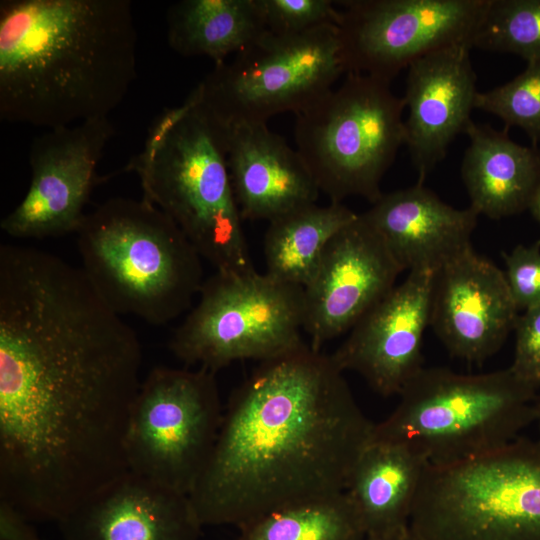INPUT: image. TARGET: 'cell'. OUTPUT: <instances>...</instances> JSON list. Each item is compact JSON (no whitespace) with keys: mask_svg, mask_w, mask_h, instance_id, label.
<instances>
[{"mask_svg":"<svg viewBox=\"0 0 540 540\" xmlns=\"http://www.w3.org/2000/svg\"><path fill=\"white\" fill-rule=\"evenodd\" d=\"M404 540H417L416 537L410 532L408 527L404 533Z\"/></svg>","mask_w":540,"mask_h":540,"instance_id":"obj_34","label":"cell"},{"mask_svg":"<svg viewBox=\"0 0 540 540\" xmlns=\"http://www.w3.org/2000/svg\"><path fill=\"white\" fill-rule=\"evenodd\" d=\"M346 73L339 29L299 34L269 30L216 64L195 88L199 105L218 126L267 124L281 113L304 111Z\"/></svg>","mask_w":540,"mask_h":540,"instance_id":"obj_8","label":"cell"},{"mask_svg":"<svg viewBox=\"0 0 540 540\" xmlns=\"http://www.w3.org/2000/svg\"><path fill=\"white\" fill-rule=\"evenodd\" d=\"M508 129L473 121L461 166L470 207L478 215L501 219L529 210L540 188V150L514 142Z\"/></svg>","mask_w":540,"mask_h":540,"instance_id":"obj_20","label":"cell"},{"mask_svg":"<svg viewBox=\"0 0 540 540\" xmlns=\"http://www.w3.org/2000/svg\"><path fill=\"white\" fill-rule=\"evenodd\" d=\"M472 46L540 59V0H489Z\"/></svg>","mask_w":540,"mask_h":540,"instance_id":"obj_25","label":"cell"},{"mask_svg":"<svg viewBox=\"0 0 540 540\" xmlns=\"http://www.w3.org/2000/svg\"><path fill=\"white\" fill-rule=\"evenodd\" d=\"M339 202L308 204L270 222L264 235L265 273L304 287L333 236L357 217Z\"/></svg>","mask_w":540,"mask_h":540,"instance_id":"obj_23","label":"cell"},{"mask_svg":"<svg viewBox=\"0 0 540 540\" xmlns=\"http://www.w3.org/2000/svg\"><path fill=\"white\" fill-rule=\"evenodd\" d=\"M529 210L534 217V219L539 223L540 225V188L538 189L537 193L535 194Z\"/></svg>","mask_w":540,"mask_h":540,"instance_id":"obj_31","label":"cell"},{"mask_svg":"<svg viewBox=\"0 0 540 540\" xmlns=\"http://www.w3.org/2000/svg\"><path fill=\"white\" fill-rule=\"evenodd\" d=\"M30 522L17 507L0 499V540H43Z\"/></svg>","mask_w":540,"mask_h":540,"instance_id":"obj_30","label":"cell"},{"mask_svg":"<svg viewBox=\"0 0 540 540\" xmlns=\"http://www.w3.org/2000/svg\"><path fill=\"white\" fill-rule=\"evenodd\" d=\"M303 287L258 273L215 271L170 341L184 364L216 373L239 360H270L306 343Z\"/></svg>","mask_w":540,"mask_h":540,"instance_id":"obj_9","label":"cell"},{"mask_svg":"<svg viewBox=\"0 0 540 540\" xmlns=\"http://www.w3.org/2000/svg\"><path fill=\"white\" fill-rule=\"evenodd\" d=\"M475 108L498 116L507 129L521 128L532 145L537 146L540 141V59L527 62L526 68L511 81L477 92Z\"/></svg>","mask_w":540,"mask_h":540,"instance_id":"obj_26","label":"cell"},{"mask_svg":"<svg viewBox=\"0 0 540 540\" xmlns=\"http://www.w3.org/2000/svg\"><path fill=\"white\" fill-rule=\"evenodd\" d=\"M517 317L504 272L472 247L434 272L429 326L451 356L486 361L514 330Z\"/></svg>","mask_w":540,"mask_h":540,"instance_id":"obj_15","label":"cell"},{"mask_svg":"<svg viewBox=\"0 0 540 540\" xmlns=\"http://www.w3.org/2000/svg\"><path fill=\"white\" fill-rule=\"evenodd\" d=\"M114 134L106 117L49 129L35 138L29 150L28 191L2 219V231L14 238L35 239L76 233L100 181L97 165Z\"/></svg>","mask_w":540,"mask_h":540,"instance_id":"obj_12","label":"cell"},{"mask_svg":"<svg viewBox=\"0 0 540 540\" xmlns=\"http://www.w3.org/2000/svg\"><path fill=\"white\" fill-rule=\"evenodd\" d=\"M403 272L361 213L327 244L303 287V331L312 349L349 332L395 286Z\"/></svg>","mask_w":540,"mask_h":540,"instance_id":"obj_13","label":"cell"},{"mask_svg":"<svg viewBox=\"0 0 540 540\" xmlns=\"http://www.w3.org/2000/svg\"><path fill=\"white\" fill-rule=\"evenodd\" d=\"M538 427L539 439H540V398H537L535 404V422Z\"/></svg>","mask_w":540,"mask_h":540,"instance_id":"obj_33","label":"cell"},{"mask_svg":"<svg viewBox=\"0 0 540 540\" xmlns=\"http://www.w3.org/2000/svg\"><path fill=\"white\" fill-rule=\"evenodd\" d=\"M408 527V526H407ZM407 527L398 534L391 535H370L366 536L364 540H404V533Z\"/></svg>","mask_w":540,"mask_h":540,"instance_id":"obj_32","label":"cell"},{"mask_svg":"<svg viewBox=\"0 0 540 540\" xmlns=\"http://www.w3.org/2000/svg\"><path fill=\"white\" fill-rule=\"evenodd\" d=\"M428 465L401 444L369 441L345 490L366 536L398 534L408 526Z\"/></svg>","mask_w":540,"mask_h":540,"instance_id":"obj_21","label":"cell"},{"mask_svg":"<svg viewBox=\"0 0 540 540\" xmlns=\"http://www.w3.org/2000/svg\"><path fill=\"white\" fill-rule=\"evenodd\" d=\"M267 30L299 34L327 25L338 26L341 11L331 0H257Z\"/></svg>","mask_w":540,"mask_h":540,"instance_id":"obj_27","label":"cell"},{"mask_svg":"<svg viewBox=\"0 0 540 540\" xmlns=\"http://www.w3.org/2000/svg\"><path fill=\"white\" fill-rule=\"evenodd\" d=\"M373 426L331 354L305 344L260 362L232 391L189 495L200 523L240 529L345 492Z\"/></svg>","mask_w":540,"mask_h":540,"instance_id":"obj_1","label":"cell"},{"mask_svg":"<svg viewBox=\"0 0 540 540\" xmlns=\"http://www.w3.org/2000/svg\"><path fill=\"white\" fill-rule=\"evenodd\" d=\"M123 171L138 175L142 198L171 218L216 271H256L229 173L225 131L200 107L196 88L155 119L142 151Z\"/></svg>","mask_w":540,"mask_h":540,"instance_id":"obj_3","label":"cell"},{"mask_svg":"<svg viewBox=\"0 0 540 540\" xmlns=\"http://www.w3.org/2000/svg\"><path fill=\"white\" fill-rule=\"evenodd\" d=\"M169 46L225 62L267 31L257 0H182L167 11Z\"/></svg>","mask_w":540,"mask_h":540,"instance_id":"obj_22","label":"cell"},{"mask_svg":"<svg viewBox=\"0 0 540 540\" xmlns=\"http://www.w3.org/2000/svg\"><path fill=\"white\" fill-rule=\"evenodd\" d=\"M390 83L348 73L296 114V149L330 202L359 196L373 204L383 194L382 178L405 141V103Z\"/></svg>","mask_w":540,"mask_h":540,"instance_id":"obj_7","label":"cell"},{"mask_svg":"<svg viewBox=\"0 0 540 540\" xmlns=\"http://www.w3.org/2000/svg\"><path fill=\"white\" fill-rule=\"evenodd\" d=\"M403 271H436L471 245L478 213L456 209L423 183L383 193L361 213Z\"/></svg>","mask_w":540,"mask_h":540,"instance_id":"obj_19","label":"cell"},{"mask_svg":"<svg viewBox=\"0 0 540 540\" xmlns=\"http://www.w3.org/2000/svg\"><path fill=\"white\" fill-rule=\"evenodd\" d=\"M508 288L517 310L540 306V240L503 254Z\"/></svg>","mask_w":540,"mask_h":540,"instance_id":"obj_28","label":"cell"},{"mask_svg":"<svg viewBox=\"0 0 540 540\" xmlns=\"http://www.w3.org/2000/svg\"><path fill=\"white\" fill-rule=\"evenodd\" d=\"M408 528L417 540H540V439L428 465Z\"/></svg>","mask_w":540,"mask_h":540,"instance_id":"obj_6","label":"cell"},{"mask_svg":"<svg viewBox=\"0 0 540 540\" xmlns=\"http://www.w3.org/2000/svg\"><path fill=\"white\" fill-rule=\"evenodd\" d=\"M223 411L215 373L153 368L129 421L128 470L189 496L210 458Z\"/></svg>","mask_w":540,"mask_h":540,"instance_id":"obj_10","label":"cell"},{"mask_svg":"<svg viewBox=\"0 0 540 540\" xmlns=\"http://www.w3.org/2000/svg\"><path fill=\"white\" fill-rule=\"evenodd\" d=\"M433 270L409 271L349 331L331 354L343 371L359 374L382 396L398 395L423 366Z\"/></svg>","mask_w":540,"mask_h":540,"instance_id":"obj_14","label":"cell"},{"mask_svg":"<svg viewBox=\"0 0 540 540\" xmlns=\"http://www.w3.org/2000/svg\"><path fill=\"white\" fill-rule=\"evenodd\" d=\"M224 131L229 173L243 221L270 222L317 202L320 190L304 159L267 124Z\"/></svg>","mask_w":540,"mask_h":540,"instance_id":"obj_18","label":"cell"},{"mask_svg":"<svg viewBox=\"0 0 540 540\" xmlns=\"http://www.w3.org/2000/svg\"><path fill=\"white\" fill-rule=\"evenodd\" d=\"M513 331L515 351L509 368L537 391L540 389V306L518 315Z\"/></svg>","mask_w":540,"mask_h":540,"instance_id":"obj_29","label":"cell"},{"mask_svg":"<svg viewBox=\"0 0 540 540\" xmlns=\"http://www.w3.org/2000/svg\"><path fill=\"white\" fill-rule=\"evenodd\" d=\"M489 0H347L338 24L346 74L388 82L434 51L472 46ZM473 47V46H472Z\"/></svg>","mask_w":540,"mask_h":540,"instance_id":"obj_11","label":"cell"},{"mask_svg":"<svg viewBox=\"0 0 540 540\" xmlns=\"http://www.w3.org/2000/svg\"><path fill=\"white\" fill-rule=\"evenodd\" d=\"M61 540H198L188 495L128 471L57 523Z\"/></svg>","mask_w":540,"mask_h":540,"instance_id":"obj_17","label":"cell"},{"mask_svg":"<svg viewBox=\"0 0 540 540\" xmlns=\"http://www.w3.org/2000/svg\"><path fill=\"white\" fill-rule=\"evenodd\" d=\"M471 48L467 43L452 45L408 66L402 97L409 110L404 121V144L419 183L445 158L450 143L472 122L477 91Z\"/></svg>","mask_w":540,"mask_h":540,"instance_id":"obj_16","label":"cell"},{"mask_svg":"<svg viewBox=\"0 0 540 540\" xmlns=\"http://www.w3.org/2000/svg\"><path fill=\"white\" fill-rule=\"evenodd\" d=\"M77 234L82 270L119 315L165 325L191 309L202 257L152 203L115 197L87 213Z\"/></svg>","mask_w":540,"mask_h":540,"instance_id":"obj_4","label":"cell"},{"mask_svg":"<svg viewBox=\"0 0 540 540\" xmlns=\"http://www.w3.org/2000/svg\"><path fill=\"white\" fill-rule=\"evenodd\" d=\"M345 492L269 513L239 529L234 540H364Z\"/></svg>","mask_w":540,"mask_h":540,"instance_id":"obj_24","label":"cell"},{"mask_svg":"<svg viewBox=\"0 0 540 540\" xmlns=\"http://www.w3.org/2000/svg\"><path fill=\"white\" fill-rule=\"evenodd\" d=\"M130 0L0 3V118L55 129L106 118L136 78Z\"/></svg>","mask_w":540,"mask_h":540,"instance_id":"obj_2","label":"cell"},{"mask_svg":"<svg viewBox=\"0 0 540 540\" xmlns=\"http://www.w3.org/2000/svg\"><path fill=\"white\" fill-rule=\"evenodd\" d=\"M391 414L374 423L372 440L401 444L429 465L500 448L535 422L537 391L508 367L461 374L423 367L398 394Z\"/></svg>","mask_w":540,"mask_h":540,"instance_id":"obj_5","label":"cell"}]
</instances>
